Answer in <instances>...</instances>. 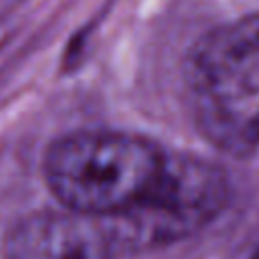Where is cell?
<instances>
[{
    "instance_id": "6da1fadb",
    "label": "cell",
    "mask_w": 259,
    "mask_h": 259,
    "mask_svg": "<svg viewBox=\"0 0 259 259\" xmlns=\"http://www.w3.org/2000/svg\"><path fill=\"white\" fill-rule=\"evenodd\" d=\"M166 156L168 152L142 136L89 130L55 140L42 168L65 210L113 219L152 190Z\"/></svg>"
},
{
    "instance_id": "7a4b0ae2",
    "label": "cell",
    "mask_w": 259,
    "mask_h": 259,
    "mask_svg": "<svg viewBox=\"0 0 259 259\" xmlns=\"http://www.w3.org/2000/svg\"><path fill=\"white\" fill-rule=\"evenodd\" d=\"M227 200L229 180L217 164L168 154L152 190L130 210L101 221L115 247L146 249L194 235L219 217Z\"/></svg>"
},
{
    "instance_id": "3957f363",
    "label": "cell",
    "mask_w": 259,
    "mask_h": 259,
    "mask_svg": "<svg viewBox=\"0 0 259 259\" xmlns=\"http://www.w3.org/2000/svg\"><path fill=\"white\" fill-rule=\"evenodd\" d=\"M188 79L198 103H259V12L200 36L188 57Z\"/></svg>"
},
{
    "instance_id": "277c9868",
    "label": "cell",
    "mask_w": 259,
    "mask_h": 259,
    "mask_svg": "<svg viewBox=\"0 0 259 259\" xmlns=\"http://www.w3.org/2000/svg\"><path fill=\"white\" fill-rule=\"evenodd\" d=\"M115 243L101 219L63 212L24 217L6 237V259H111Z\"/></svg>"
},
{
    "instance_id": "5b68a950",
    "label": "cell",
    "mask_w": 259,
    "mask_h": 259,
    "mask_svg": "<svg viewBox=\"0 0 259 259\" xmlns=\"http://www.w3.org/2000/svg\"><path fill=\"white\" fill-rule=\"evenodd\" d=\"M200 132L221 150L247 156L259 148V103L210 105L198 103Z\"/></svg>"
},
{
    "instance_id": "8992f818",
    "label": "cell",
    "mask_w": 259,
    "mask_h": 259,
    "mask_svg": "<svg viewBox=\"0 0 259 259\" xmlns=\"http://www.w3.org/2000/svg\"><path fill=\"white\" fill-rule=\"evenodd\" d=\"M251 259H259V251H257V253H255V255H253Z\"/></svg>"
}]
</instances>
